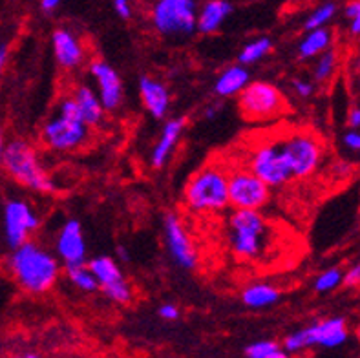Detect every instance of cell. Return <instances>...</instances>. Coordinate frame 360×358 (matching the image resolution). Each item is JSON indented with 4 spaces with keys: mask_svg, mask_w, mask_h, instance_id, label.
Instances as JSON below:
<instances>
[{
    "mask_svg": "<svg viewBox=\"0 0 360 358\" xmlns=\"http://www.w3.org/2000/svg\"><path fill=\"white\" fill-rule=\"evenodd\" d=\"M9 267L18 286L33 295L50 290L59 278V262L48 250L32 241H24L15 247Z\"/></svg>",
    "mask_w": 360,
    "mask_h": 358,
    "instance_id": "6da1fadb",
    "label": "cell"
},
{
    "mask_svg": "<svg viewBox=\"0 0 360 358\" xmlns=\"http://www.w3.org/2000/svg\"><path fill=\"white\" fill-rule=\"evenodd\" d=\"M269 223L256 209H234L229 216V245L234 256L256 262L269 249Z\"/></svg>",
    "mask_w": 360,
    "mask_h": 358,
    "instance_id": "7a4b0ae2",
    "label": "cell"
},
{
    "mask_svg": "<svg viewBox=\"0 0 360 358\" xmlns=\"http://www.w3.org/2000/svg\"><path fill=\"white\" fill-rule=\"evenodd\" d=\"M185 203L196 214H216L229 207V172L219 165H207L191 177Z\"/></svg>",
    "mask_w": 360,
    "mask_h": 358,
    "instance_id": "3957f363",
    "label": "cell"
},
{
    "mask_svg": "<svg viewBox=\"0 0 360 358\" xmlns=\"http://www.w3.org/2000/svg\"><path fill=\"white\" fill-rule=\"evenodd\" d=\"M8 174L20 185L37 192H53V183L41 165L35 148L26 141H11L4 148L2 163Z\"/></svg>",
    "mask_w": 360,
    "mask_h": 358,
    "instance_id": "277c9868",
    "label": "cell"
},
{
    "mask_svg": "<svg viewBox=\"0 0 360 358\" xmlns=\"http://www.w3.org/2000/svg\"><path fill=\"white\" fill-rule=\"evenodd\" d=\"M198 20L196 0H155L152 24L165 37H187L194 33Z\"/></svg>",
    "mask_w": 360,
    "mask_h": 358,
    "instance_id": "5b68a950",
    "label": "cell"
},
{
    "mask_svg": "<svg viewBox=\"0 0 360 358\" xmlns=\"http://www.w3.org/2000/svg\"><path fill=\"white\" fill-rule=\"evenodd\" d=\"M347 327L344 318H328L322 322H316L315 326L295 331L283 340V350L285 353H300L309 347H326V350H335L346 344Z\"/></svg>",
    "mask_w": 360,
    "mask_h": 358,
    "instance_id": "8992f818",
    "label": "cell"
},
{
    "mask_svg": "<svg viewBox=\"0 0 360 358\" xmlns=\"http://www.w3.org/2000/svg\"><path fill=\"white\" fill-rule=\"evenodd\" d=\"M249 170L267 186H282L292 177L280 139L265 141L256 146L249 158Z\"/></svg>",
    "mask_w": 360,
    "mask_h": 358,
    "instance_id": "52a82bcc",
    "label": "cell"
},
{
    "mask_svg": "<svg viewBox=\"0 0 360 358\" xmlns=\"http://www.w3.org/2000/svg\"><path fill=\"white\" fill-rule=\"evenodd\" d=\"M280 145L292 177H309L319 168L322 146L315 136L306 132H292L291 136L280 137Z\"/></svg>",
    "mask_w": 360,
    "mask_h": 358,
    "instance_id": "ba28073f",
    "label": "cell"
},
{
    "mask_svg": "<svg viewBox=\"0 0 360 358\" xmlns=\"http://www.w3.org/2000/svg\"><path fill=\"white\" fill-rule=\"evenodd\" d=\"M282 94L271 82H249L240 91V110L249 121H265L282 112Z\"/></svg>",
    "mask_w": 360,
    "mask_h": 358,
    "instance_id": "9c48e42d",
    "label": "cell"
},
{
    "mask_svg": "<svg viewBox=\"0 0 360 358\" xmlns=\"http://www.w3.org/2000/svg\"><path fill=\"white\" fill-rule=\"evenodd\" d=\"M269 188L249 168H236L229 172V205L234 209L260 210L269 201Z\"/></svg>",
    "mask_w": 360,
    "mask_h": 358,
    "instance_id": "30bf717a",
    "label": "cell"
},
{
    "mask_svg": "<svg viewBox=\"0 0 360 358\" xmlns=\"http://www.w3.org/2000/svg\"><path fill=\"white\" fill-rule=\"evenodd\" d=\"M88 124L82 119L64 117L57 114L50 122H46L42 130V139L51 150L68 152L75 150L88 139Z\"/></svg>",
    "mask_w": 360,
    "mask_h": 358,
    "instance_id": "8fae6325",
    "label": "cell"
},
{
    "mask_svg": "<svg viewBox=\"0 0 360 358\" xmlns=\"http://www.w3.org/2000/svg\"><path fill=\"white\" fill-rule=\"evenodd\" d=\"M165 241L172 260L183 269H194L198 265V252L192 245L187 229L176 214H165L163 219Z\"/></svg>",
    "mask_w": 360,
    "mask_h": 358,
    "instance_id": "7c38bea8",
    "label": "cell"
},
{
    "mask_svg": "<svg viewBox=\"0 0 360 358\" xmlns=\"http://www.w3.org/2000/svg\"><path fill=\"white\" fill-rule=\"evenodd\" d=\"M39 227V218L35 216L30 205L24 201H9L4 210V231L9 247H18L27 241L30 232Z\"/></svg>",
    "mask_w": 360,
    "mask_h": 358,
    "instance_id": "4fadbf2b",
    "label": "cell"
},
{
    "mask_svg": "<svg viewBox=\"0 0 360 358\" xmlns=\"http://www.w3.org/2000/svg\"><path fill=\"white\" fill-rule=\"evenodd\" d=\"M90 73L97 82V96L105 110H115L123 99V84L115 72L105 60H94L90 64Z\"/></svg>",
    "mask_w": 360,
    "mask_h": 358,
    "instance_id": "5bb4252c",
    "label": "cell"
},
{
    "mask_svg": "<svg viewBox=\"0 0 360 358\" xmlns=\"http://www.w3.org/2000/svg\"><path fill=\"white\" fill-rule=\"evenodd\" d=\"M57 252L66 265L84 263L86 260V241L82 234L81 223L77 219H68L57 236Z\"/></svg>",
    "mask_w": 360,
    "mask_h": 358,
    "instance_id": "9a60e30c",
    "label": "cell"
},
{
    "mask_svg": "<svg viewBox=\"0 0 360 358\" xmlns=\"http://www.w3.org/2000/svg\"><path fill=\"white\" fill-rule=\"evenodd\" d=\"M51 42H53L55 59L63 68H77L84 59V48L79 42L77 37L68 30H55Z\"/></svg>",
    "mask_w": 360,
    "mask_h": 358,
    "instance_id": "2e32d148",
    "label": "cell"
},
{
    "mask_svg": "<svg viewBox=\"0 0 360 358\" xmlns=\"http://www.w3.org/2000/svg\"><path fill=\"white\" fill-rule=\"evenodd\" d=\"M139 94H141L143 105L148 110V114L154 119H163L169 112L170 96L163 82L152 77H141L139 81Z\"/></svg>",
    "mask_w": 360,
    "mask_h": 358,
    "instance_id": "e0dca14e",
    "label": "cell"
},
{
    "mask_svg": "<svg viewBox=\"0 0 360 358\" xmlns=\"http://www.w3.org/2000/svg\"><path fill=\"white\" fill-rule=\"evenodd\" d=\"M183 128H185V119L183 117L170 119V121L165 122L160 139H158L154 150H152V155H150L152 167L163 168L165 165H167L170 154H172L176 145H178L179 137H181Z\"/></svg>",
    "mask_w": 360,
    "mask_h": 358,
    "instance_id": "ac0fdd59",
    "label": "cell"
},
{
    "mask_svg": "<svg viewBox=\"0 0 360 358\" xmlns=\"http://www.w3.org/2000/svg\"><path fill=\"white\" fill-rule=\"evenodd\" d=\"M231 13H233V4L229 0H207L201 9H198L196 30L205 35L218 32Z\"/></svg>",
    "mask_w": 360,
    "mask_h": 358,
    "instance_id": "d6986e66",
    "label": "cell"
},
{
    "mask_svg": "<svg viewBox=\"0 0 360 358\" xmlns=\"http://www.w3.org/2000/svg\"><path fill=\"white\" fill-rule=\"evenodd\" d=\"M249 79L251 75L243 68V64H236V66H231L219 73V77L216 79L214 91L221 97L238 96L249 84Z\"/></svg>",
    "mask_w": 360,
    "mask_h": 358,
    "instance_id": "ffe728a7",
    "label": "cell"
},
{
    "mask_svg": "<svg viewBox=\"0 0 360 358\" xmlns=\"http://www.w3.org/2000/svg\"><path fill=\"white\" fill-rule=\"evenodd\" d=\"M75 103L79 106L82 121L86 122L88 127H96L103 121V114H105V106L101 103L99 96L96 91L91 90L90 87H81L77 88L75 96H73Z\"/></svg>",
    "mask_w": 360,
    "mask_h": 358,
    "instance_id": "44dd1931",
    "label": "cell"
},
{
    "mask_svg": "<svg viewBox=\"0 0 360 358\" xmlns=\"http://www.w3.org/2000/svg\"><path fill=\"white\" fill-rule=\"evenodd\" d=\"M280 290L271 283H252L242 293L243 304L251 309L271 307L278 302Z\"/></svg>",
    "mask_w": 360,
    "mask_h": 358,
    "instance_id": "7402d4cb",
    "label": "cell"
},
{
    "mask_svg": "<svg viewBox=\"0 0 360 358\" xmlns=\"http://www.w3.org/2000/svg\"><path fill=\"white\" fill-rule=\"evenodd\" d=\"M329 44H331V32L328 27L324 26L309 30L307 35L304 37V41L298 46V55H300V59H313V57L324 53Z\"/></svg>",
    "mask_w": 360,
    "mask_h": 358,
    "instance_id": "603a6c76",
    "label": "cell"
},
{
    "mask_svg": "<svg viewBox=\"0 0 360 358\" xmlns=\"http://www.w3.org/2000/svg\"><path fill=\"white\" fill-rule=\"evenodd\" d=\"M88 267H90L91 272H94V276H96L101 289L112 286V283H115V281L123 280V274H121V271H119L117 262L108 258V256H97V258H94L90 263H88Z\"/></svg>",
    "mask_w": 360,
    "mask_h": 358,
    "instance_id": "cb8c5ba5",
    "label": "cell"
},
{
    "mask_svg": "<svg viewBox=\"0 0 360 358\" xmlns=\"http://www.w3.org/2000/svg\"><path fill=\"white\" fill-rule=\"evenodd\" d=\"M66 276L72 281L77 289L84 290V293H94L99 287L94 272L90 271L88 265L84 263H75V265H66Z\"/></svg>",
    "mask_w": 360,
    "mask_h": 358,
    "instance_id": "d4e9b609",
    "label": "cell"
},
{
    "mask_svg": "<svg viewBox=\"0 0 360 358\" xmlns=\"http://www.w3.org/2000/svg\"><path fill=\"white\" fill-rule=\"evenodd\" d=\"M269 51L271 39L269 37H260V39H255V41L247 42V44L243 46L240 55H238V60H240V64H255L260 59H264Z\"/></svg>",
    "mask_w": 360,
    "mask_h": 358,
    "instance_id": "484cf974",
    "label": "cell"
},
{
    "mask_svg": "<svg viewBox=\"0 0 360 358\" xmlns=\"http://www.w3.org/2000/svg\"><path fill=\"white\" fill-rule=\"evenodd\" d=\"M245 354L249 358H285L288 353L283 347H280L276 342L271 340H260L255 344L247 345Z\"/></svg>",
    "mask_w": 360,
    "mask_h": 358,
    "instance_id": "4316f807",
    "label": "cell"
},
{
    "mask_svg": "<svg viewBox=\"0 0 360 358\" xmlns=\"http://www.w3.org/2000/svg\"><path fill=\"white\" fill-rule=\"evenodd\" d=\"M335 13H337V4H335V2H324V4L319 6V8L307 17L304 27H306L307 32H309V30H316V27H324L326 24L335 17Z\"/></svg>",
    "mask_w": 360,
    "mask_h": 358,
    "instance_id": "83f0119b",
    "label": "cell"
},
{
    "mask_svg": "<svg viewBox=\"0 0 360 358\" xmlns=\"http://www.w3.org/2000/svg\"><path fill=\"white\" fill-rule=\"evenodd\" d=\"M335 66H337V55L335 51H328L326 50L324 53H320V59L315 66V79L319 82L328 81L335 72Z\"/></svg>",
    "mask_w": 360,
    "mask_h": 358,
    "instance_id": "f1b7e54d",
    "label": "cell"
},
{
    "mask_svg": "<svg viewBox=\"0 0 360 358\" xmlns=\"http://www.w3.org/2000/svg\"><path fill=\"white\" fill-rule=\"evenodd\" d=\"M342 271H338V269H328V271L322 272V274L315 280V290L316 293H328V290L337 289V287L342 283Z\"/></svg>",
    "mask_w": 360,
    "mask_h": 358,
    "instance_id": "f546056e",
    "label": "cell"
},
{
    "mask_svg": "<svg viewBox=\"0 0 360 358\" xmlns=\"http://www.w3.org/2000/svg\"><path fill=\"white\" fill-rule=\"evenodd\" d=\"M103 293H105L110 300L117 302V304H128V302L132 300V287L128 286V281L124 280V278L123 280L115 281V283H112V286L105 287Z\"/></svg>",
    "mask_w": 360,
    "mask_h": 358,
    "instance_id": "4dcf8cb0",
    "label": "cell"
},
{
    "mask_svg": "<svg viewBox=\"0 0 360 358\" xmlns=\"http://www.w3.org/2000/svg\"><path fill=\"white\" fill-rule=\"evenodd\" d=\"M346 17L349 18V30L353 35H360V0H352L346 6Z\"/></svg>",
    "mask_w": 360,
    "mask_h": 358,
    "instance_id": "1f68e13d",
    "label": "cell"
},
{
    "mask_svg": "<svg viewBox=\"0 0 360 358\" xmlns=\"http://www.w3.org/2000/svg\"><path fill=\"white\" fill-rule=\"evenodd\" d=\"M114 8L115 13L121 18H124V20L132 17V4H130V0H114Z\"/></svg>",
    "mask_w": 360,
    "mask_h": 358,
    "instance_id": "d6a6232c",
    "label": "cell"
},
{
    "mask_svg": "<svg viewBox=\"0 0 360 358\" xmlns=\"http://www.w3.org/2000/svg\"><path fill=\"white\" fill-rule=\"evenodd\" d=\"M342 283H346L347 287L360 286V263L359 265H353V267L344 274Z\"/></svg>",
    "mask_w": 360,
    "mask_h": 358,
    "instance_id": "836d02e7",
    "label": "cell"
},
{
    "mask_svg": "<svg viewBox=\"0 0 360 358\" xmlns=\"http://www.w3.org/2000/svg\"><path fill=\"white\" fill-rule=\"evenodd\" d=\"M160 317L163 320H169V322H174L179 318V309L174 304H163L160 307Z\"/></svg>",
    "mask_w": 360,
    "mask_h": 358,
    "instance_id": "e575fe53",
    "label": "cell"
},
{
    "mask_svg": "<svg viewBox=\"0 0 360 358\" xmlns=\"http://www.w3.org/2000/svg\"><path fill=\"white\" fill-rule=\"evenodd\" d=\"M292 88H295V91L300 97H309L313 94V90H315L313 84L309 81H304V79H297V81L292 82Z\"/></svg>",
    "mask_w": 360,
    "mask_h": 358,
    "instance_id": "d590c367",
    "label": "cell"
},
{
    "mask_svg": "<svg viewBox=\"0 0 360 358\" xmlns=\"http://www.w3.org/2000/svg\"><path fill=\"white\" fill-rule=\"evenodd\" d=\"M344 143L352 150H360V134L356 130L347 132L346 136H344Z\"/></svg>",
    "mask_w": 360,
    "mask_h": 358,
    "instance_id": "8d00e7d4",
    "label": "cell"
},
{
    "mask_svg": "<svg viewBox=\"0 0 360 358\" xmlns=\"http://www.w3.org/2000/svg\"><path fill=\"white\" fill-rule=\"evenodd\" d=\"M349 127L360 128V108L352 110V114H349Z\"/></svg>",
    "mask_w": 360,
    "mask_h": 358,
    "instance_id": "74e56055",
    "label": "cell"
},
{
    "mask_svg": "<svg viewBox=\"0 0 360 358\" xmlns=\"http://www.w3.org/2000/svg\"><path fill=\"white\" fill-rule=\"evenodd\" d=\"M6 60H8V46H0V75L6 66Z\"/></svg>",
    "mask_w": 360,
    "mask_h": 358,
    "instance_id": "f35d334b",
    "label": "cell"
},
{
    "mask_svg": "<svg viewBox=\"0 0 360 358\" xmlns=\"http://www.w3.org/2000/svg\"><path fill=\"white\" fill-rule=\"evenodd\" d=\"M117 256L123 260V262H130V256H128V252H127V249H124V247H119Z\"/></svg>",
    "mask_w": 360,
    "mask_h": 358,
    "instance_id": "ab89813d",
    "label": "cell"
},
{
    "mask_svg": "<svg viewBox=\"0 0 360 358\" xmlns=\"http://www.w3.org/2000/svg\"><path fill=\"white\" fill-rule=\"evenodd\" d=\"M4 137H2V128H0V163H2V155H4Z\"/></svg>",
    "mask_w": 360,
    "mask_h": 358,
    "instance_id": "60d3db41",
    "label": "cell"
},
{
    "mask_svg": "<svg viewBox=\"0 0 360 358\" xmlns=\"http://www.w3.org/2000/svg\"><path fill=\"white\" fill-rule=\"evenodd\" d=\"M214 115H216V110L214 108L207 110V117H214Z\"/></svg>",
    "mask_w": 360,
    "mask_h": 358,
    "instance_id": "b9f144b4",
    "label": "cell"
},
{
    "mask_svg": "<svg viewBox=\"0 0 360 358\" xmlns=\"http://www.w3.org/2000/svg\"><path fill=\"white\" fill-rule=\"evenodd\" d=\"M356 336H359V338H360V327H359V329H356Z\"/></svg>",
    "mask_w": 360,
    "mask_h": 358,
    "instance_id": "7bdbcfd3",
    "label": "cell"
}]
</instances>
